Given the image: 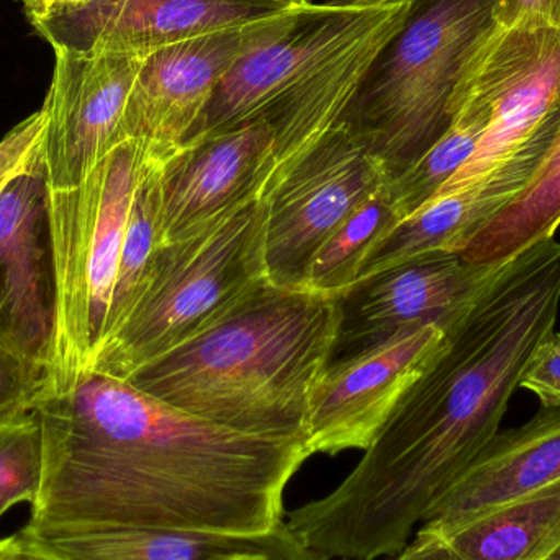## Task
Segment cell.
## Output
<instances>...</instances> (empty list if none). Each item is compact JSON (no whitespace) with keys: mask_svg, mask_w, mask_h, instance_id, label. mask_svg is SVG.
Returning a JSON list of instances; mask_svg holds the SVG:
<instances>
[{"mask_svg":"<svg viewBox=\"0 0 560 560\" xmlns=\"http://www.w3.org/2000/svg\"><path fill=\"white\" fill-rule=\"evenodd\" d=\"M560 308V243L545 240L503 265L446 328L349 476L287 516L325 560L401 551L434 503L497 436L533 354Z\"/></svg>","mask_w":560,"mask_h":560,"instance_id":"obj_1","label":"cell"},{"mask_svg":"<svg viewBox=\"0 0 560 560\" xmlns=\"http://www.w3.org/2000/svg\"><path fill=\"white\" fill-rule=\"evenodd\" d=\"M43 483L22 532L158 528L268 535L285 525L303 438L210 423L128 382L89 372L46 394Z\"/></svg>","mask_w":560,"mask_h":560,"instance_id":"obj_2","label":"cell"},{"mask_svg":"<svg viewBox=\"0 0 560 560\" xmlns=\"http://www.w3.org/2000/svg\"><path fill=\"white\" fill-rule=\"evenodd\" d=\"M338 326V299L268 282L125 382L230 430L305 440Z\"/></svg>","mask_w":560,"mask_h":560,"instance_id":"obj_3","label":"cell"},{"mask_svg":"<svg viewBox=\"0 0 560 560\" xmlns=\"http://www.w3.org/2000/svg\"><path fill=\"white\" fill-rule=\"evenodd\" d=\"M495 0H417L369 66L341 127L398 176L453 124L474 52L495 28Z\"/></svg>","mask_w":560,"mask_h":560,"instance_id":"obj_4","label":"cell"},{"mask_svg":"<svg viewBox=\"0 0 560 560\" xmlns=\"http://www.w3.org/2000/svg\"><path fill=\"white\" fill-rule=\"evenodd\" d=\"M268 282L261 196L158 249L137 300L102 346L92 372L127 381Z\"/></svg>","mask_w":560,"mask_h":560,"instance_id":"obj_5","label":"cell"},{"mask_svg":"<svg viewBox=\"0 0 560 560\" xmlns=\"http://www.w3.org/2000/svg\"><path fill=\"white\" fill-rule=\"evenodd\" d=\"M150 153V144L128 138L79 186L48 187L58 290L48 394L92 372L104 345L131 202Z\"/></svg>","mask_w":560,"mask_h":560,"instance_id":"obj_6","label":"cell"},{"mask_svg":"<svg viewBox=\"0 0 560 560\" xmlns=\"http://www.w3.org/2000/svg\"><path fill=\"white\" fill-rule=\"evenodd\" d=\"M460 82L486 98L490 120L472 156L436 197L474 186L513 158L558 137L560 30L495 25Z\"/></svg>","mask_w":560,"mask_h":560,"instance_id":"obj_7","label":"cell"},{"mask_svg":"<svg viewBox=\"0 0 560 560\" xmlns=\"http://www.w3.org/2000/svg\"><path fill=\"white\" fill-rule=\"evenodd\" d=\"M390 177L341 125L276 177L262 196L269 283L299 287L319 246Z\"/></svg>","mask_w":560,"mask_h":560,"instance_id":"obj_8","label":"cell"},{"mask_svg":"<svg viewBox=\"0 0 560 560\" xmlns=\"http://www.w3.org/2000/svg\"><path fill=\"white\" fill-rule=\"evenodd\" d=\"M300 9L219 30L144 58L128 97L125 138H138L163 161L192 140L222 79L246 52L289 28Z\"/></svg>","mask_w":560,"mask_h":560,"instance_id":"obj_9","label":"cell"},{"mask_svg":"<svg viewBox=\"0 0 560 560\" xmlns=\"http://www.w3.org/2000/svg\"><path fill=\"white\" fill-rule=\"evenodd\" d=\"M502 266L476 265L460 253L434 252L355 283L338 296L331 362L354 358L408 329L446 328Z\"/></svg>","mask_w":560,"mask_h":560,"instance_id":"obj_10","label":"cell"},{"mask_svg":"<svg viewBox=\"0 0 560 560\" xmlns=\"http://www.w3.org/2000/svg\"><path fill=\"white\" fill-rule=\"evenodd\" d=\"M147 56L55 51L51 84L43 102L46 183L71 189L127 140L124 118Z\"/></svg>","mask_w":560,"mask_h":560,"instance_id":"obj_11","label":"cell"},{"mask_svg":"<svg viewBox=\"0 0 560 560\" xmlns=\"http://www.w3.org/2000/svg\"><path fill=\"white\" fill-rule=\"evenodd\" d=\"M58 290L43 156L0 192V342L52 369Z\"/></svg>","mask_w":560,"mask_h":560,"instance_id":"obj_12","label":"cell"},{"mask_svg":"<svg viewBox=\"0 0 560 560\" xmlns=\"http://www.w3.org/2000/svg\"><path fill=\"white\" fill-rule=\"evenodd\" d=\"M268 0H95L26 15L55 51L98 55L158 49L283 12Z\"/></svg>","mask_w":560,"mask_h":560,"instance_id":"obj_13","label":"cell"},{"mask_svg":"<svg viewBox=\"0 0 560 560\" xmlns=\"http://www.w3.org/2000/svg\"><path fill=\"white\" fill-rule=\"evenodd\" d=\"M438 325L408 329L354 358L331 362L305 424L310 456L364 453L443 341Z\"/></svg>","mask_w":560,"mask_h":560,"instance_id":"obj_14","label":"cell"},{"mask_svg":"<svg viewBox=\"0 0 560 560\" xmlns=\"http://www.w3.org/2000/svg\"><path fill=\"white\" fill-rule=\"evenodd\" d=\"M275 173V130L262 117L180 147L161 170L160 248L265 196Z\"/></svg>","mask_w":560,"mask_h":560,"instance_id":"obj_15","label":"cell"},{"mask_svg":"<svg viewBox=\"0 0 560 560\" xmlns=\"http://www.w3.org/2000/svg\"><path fill=\"white\" fill-rule=\"evenodd\" d=\"M392 5L352 10L312 3L300 9L289 28L246 52L230 69L213 92L192 140L259 117L287 89L368 32Z\"/></svg>","mask_w":560,"mask_h":560,"instance_id":"obj_16","label":"cell"},{"mask_svg":"<svg viewBox=\"0 0 560 560\" xmlns=\"http://www.w3.org/2000/svg\"><path fill=\"white\" fill-rule=\"evenodd\" d=\"M560 480V408H545L497 433L464 476L434 503L421 532L447 536Z\"/></svg>","mask_w":560,"mask_h":560,"instance_id":"obj_17","label":"cell"},{"mask_svg":"<svg viewBox=\"0 0 560 560\" xmlns=\"http://www.w3.org/2000/svg\"><path fill=\"white\" fill-rule=\"evenodd\" d=\"M551 144L525 151L480 183L436 197L401 220L369 252L355 283L428 253H459L490 219L525 189Z\"/></svg>","mask_w":560,"mask_h":560,"instance_id":"obj_18","label":"cell"},{"mask_svg":"<svg viewBox=\"0 0 560 560\" xmlns=\"http://www.w3.org/2000/svg\"><path fill=\"white\" fill-rule=\"evenodd\" d=\"M25 535L65 560H325L310 551L287 522L268 535L253 536L158 528Z\"/></svg>","mask_w":560,"mask_h":560,"instance_id":"obj_19","label":"cell"},{"mask_svg":"<svg viewBox=\"0 0 560 560\" xmlns=\"http://www.w3.org/2000/svg\"><path fill=\"white\" fill-rule=\"evenodd\" d=\"M464 560H548L560 549V480L447 536Z\"/></svg>","mask_w":560,"mask_h":560,"instance_id":"obj_20","label":"cell"},{"mask_svg":"<svg viewBox=\"0 0 560 560\" xmlns=\"http://www.w3.org/2000/svg\"><path fill=\"white\" fill-rule=\"evenodd\" d=\"M560 226V128L545 160L525 189L490 219L460 255L476 265L502 266L545 240Z\"/></svg>","mask_w":560,"mask_h":560,"instance_id":"obj_21","label":"cell"},{"mask_svg":"<svg viewBox=\"0 0 560 560\" xmlns=\"http://www.w3.org/2000/svg\"><path fill=\"white\" fill-rule=\"evenodd\" d=\"M453 124L408 170L388 180V196L398 223L427 206L472 156L490 120L489 104L459 82L451 104Z\"/></svg>","mask_w":560,"mask_h":560,"instance_id":"obj_22","label":"cell"},{"mask_svg":"<svg viewBox=\"0 0 560 560\" xmlns=\"http://www.w3.org/2000/svg\"><path fill=\"white\" fill-rule=\"evenodd\" d=\"M398 223L388 183L355 209L310 259L299 289L338 299L361 272L375 243Z\"/></svg>","mask_w":560,"mask_h":560,"instance_id":"obj_23","label":"cell"},{"mask_svg":"<svg viewBox=\"0 0 560 560\" xmlns=\"http://www.w3.org/2000/svg\"><path fill=\"white\" fill-rule=\"evenodd\" d=\"M164 163L166 161L158 158L151 150L135 190L105 341L114 335L130 312L160 249L161 170Z\"/></svg>","mask_w":560,"mask_h":560,"instance_id":"obj_24","label":"cell"},{"mask_svg":"<svg viewBox=\"0 0 560 560\" xmlns=\"http://www.w3.org/2000/svg\"><path fill=\"white\" fill-rule=\"evenodd\" d=\"M43 464L42 424L35 413L0 423V518L19 503H35Z\"/></svg>","mask_w":560,"mask_h":560,"instance_id":"obj_25","label":"cell"},{"mask_svg":"<svg viewBox=\"0 0 560 560\" xmlns=\"http://www.w3.org/2000/svg\"><path fill=\"white\" fill-rule=\"evenodd\" d=\"M51 387V371L0 342V423L33 413Z\"/></svg>","mask_w":560,"mask_h":560,"instance_id":"obj_26","label":"cell"},{"mask_svg":"<svg viewBox=\"0 0 560 560\" xmlns=\"http://www.w3.org/2000/svg\"><path fill=\"white\" fill-rule=\"evenodd\" d=\"M45 114L42 108L23 118L0 140V192L43 156Z\"/></svg>","mask_w":560,"mask_h":560,"instance_id":"obj_27","label":"cell"},{"mask_svg":"<svg viewBox=\"0 0 560 560\" xmlns=\"http://www.w3.org/2000/svg\"><path fill=\"white\" fill-rule=\"evenodd\" d=\"M520 387L533 392L541 407L560 408V332H551L536 349Z\"/></svg>","mask_w":560,"mask_h":560,"instance_id":"obj_28","label":"cell"},{"mask_svg":"<svg viewBox=\"0 0 560 560\" xmlns=\"http://www.w3.org/2000/svg\"><path fill=\"white\" fill-rule=\"evenodd\" d=\"M499 28L560 30V0H495Z\"/></svg>","mask_w":560,"mask_h":560,"instance_id":"obj_29","label":"cell"},{"mask_svg":"<svg viewBox=\"0 0 560 560\" xmlns=\"http://www.w3.org/2000/svg\"><path fill=\"white\" fill-rule=\"evenodd\" d=\"M346 560V559H342ZM375 560H464L443 536L417 529L401 551Z\"/></svg>","mask_w":560,"mask_h":560,"instance_id":"obj_30","label":"cell"},{"mask_svg":"<svg viewBox=\"0 0 560 560\" xmlns=\"http://www.w3.org/2000/svg\"><path fill=\"white\" fill-rule=\"evenodd\" d=\"M2 560H65L25 533H16L0 541Z\"/></svg>","mask_w":560,"mask_h":560,"instance_id":"obj_31","label":"cell"},{"mask_svg":"<svg viewBox=\"0 0 560 560\" xmlns=\"http://www.w3.org/2000/svg\"><path fill=\"white\" fill-rule=\"evenodd\" d=\"M404 2H417V0H326L325 5L331 9L368 10Z\"/></svg>","mask_w":560,"mask_h":560,"instance_id":"obj_32","label":"cell"},{"mask_svg":"<svg viewBox=\"0 0 560 560\" xmlns=\"http://www.w3.org/2000/svg\"><path fill=\"white\" fill-rule=\"evenodd\" d=\"M23 7L25 15L32 13L45 12L52 7L74 5V3L95 2V0H19Z\"/></svg>","mask_w":560,"mask_h":560,"instance_id":"obj_33","label":"cell"},{"mask_svg":"<svg viewBox=\"0 0 560 560\" xmlns=\"http://www.w3.org/2000/svg\"><path fill=\"white\" fill-rule=\"evenodd\" d=\"M268 2L276 3L282 9H303V7L312 5V0H268Z\"/></svg>","mask_w":560,"mask_h":560,"instance_id":"obj_34","label":"cell"},{"mask_svg":"<svg viewBox=\"0 0 560 560\" xmlns=\"http://www.w3.org/2000/svg\"><path fill=\"white\" fill-rule=\"evenodd\" d=\"M548 560H560V549L558 552H556L555 556H552V558H549Z\"/></svg>","mask_w":560,"mask_h":560,"instance_id":"obj_35","label":"cell"},{"mask_svg":"<svg viewBox=\"0 0 560 560\" xmlns=\"http://www.w3.org/2000/svg\"><path fill=\"white\" fill-rule=\"evenodd\" d=\"M0 560H2V559H0Z\"/></svg>","mask_w":560,"mask_h":560,"instance_id":"obj_36","label":"cell"}]
</instances>
